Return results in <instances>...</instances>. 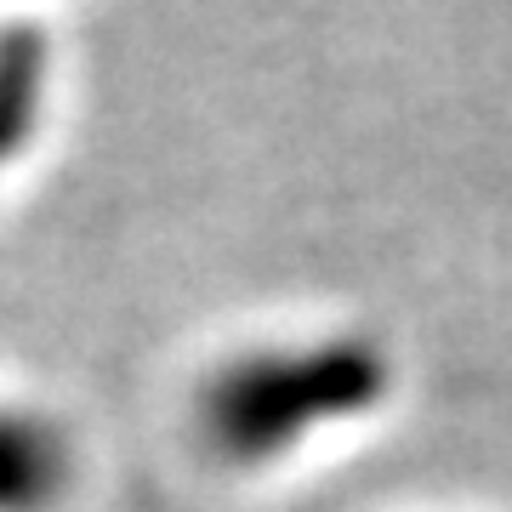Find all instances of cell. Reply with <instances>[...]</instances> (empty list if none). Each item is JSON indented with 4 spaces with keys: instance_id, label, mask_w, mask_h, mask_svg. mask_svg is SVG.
Listing matches in <instances>:
<instances>
[{
    "instance_id": "cell-2",
    "label": "cell",
    "mask_w": 512,
    "mask_h": 512,
    "mask_svg": "<svg viewBox=\"0 0 512 512\" xmlns=\"http://www.w3.org/2000/svg\"><path fill=\"white\" fill-rule=\"evenodd\" d=\"M80 484L69 427L35 404L0 399V512H63Z\"/></svg>"
},
{
    "instance_id": "cell-1",
    "label": "cell",
    "mask_w": 512,
    "mask_h": 512,
    "mask_svg": "<svg viewBox=\"0 0 512 512\" xmlns=\"http://www.w3.org/2000/svg\"><path fill=\"white\" fill-rule=\"evenodd\" d=\"M399 382L393 353L365 330H330L308 342L239 348L194 387V439L217 467L256 473L296 456L308 439L365 421Z\"/></svg>"
},
{
    "instance_id": "cell-3",
    "label": "cell",
    "mask_w": 512,
    "mask_h": 512,
    "mask_svg": "<svg viewBox=\"0 0 512 512\" xmlns=\"http://www.w3.org/2000/svg\"><path fill=\"white\" fill-rule=\"evenodd\" d=\"M52 97V46L35 23L0 29V171L18 165V154L35 143Z\"/></svg>"
}]
</instances>
